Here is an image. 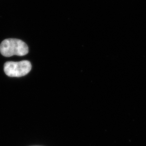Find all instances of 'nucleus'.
Segmentation results:
<instances>
[{
    "label": "nucleus",
    "mask_w": 146,
    "mask_h": 146,
    "mask_svg": "<svg viewBox=\"0 0 146 146\" xmlns=\"http://www.w3.org/2000/svg\"><path fill=\"white\" fill-rule=\"evenodd\" d=\"M0 52L5 57L13 55L24 56L29 52V47L22 40L18 39H7L1 44Z\"/></svg>",
    "instance_id": "obj_1"
},
{
    "label": "nucleus",
    "mask_w": 146,
    "mask_h": 146,
    "mask_svg": "<svg viewBox=\"0 0 146 146\" xmlns=\"http://www.w3.org/2000/svg\"><path fill=\"white\" fill-rule=\"evenodd\" d=\"M31 64L27 60L19 62H8L4 65V71L11 77H21L28 74L31 70Z\"/></svg>",
    "instance_id": "obj_2"
}]
</instances>
